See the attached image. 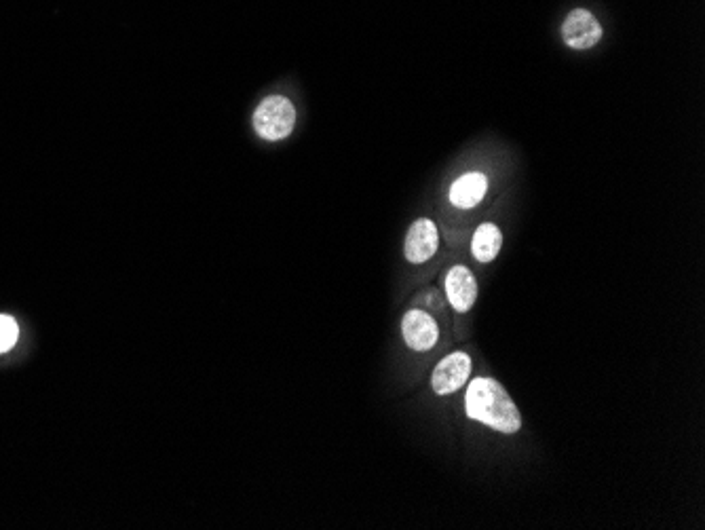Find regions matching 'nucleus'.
<instances>
[{
    "mask_svg": "<svg viewBox=\"0 0 705 530\" xmlns=\"http://www.w3.org/2000/svg\"><path fill=\"white\" fill-rule=\"evenodd\" d=\"M402 334L406 345L412 351H429L437 345V338H440V328H437L435 319L421 311V309H412L404 315L402 321Z\"/></svg>",
    "mask_w": 705,
    "mask_h": 530,
    "instance_id": "nucleus-5",
    "label": "nucleus"
},
{
    "mask_svg": "<svg viewBox=\"0 0 705 530\" xmlns=\"http://www.w3.org/2000/svg\"><path fill=\"white\" fill-rule=\"evenodd\" d=\"M471 376V357L467 353H450L431 374V387L437 395H450L463 389Z\"/></svg>",
    "mask_w": 705,
    "mask_h": 530,
    "instance_id": "nucleus-3",
    "label": "nucleus"
},
{
    "mask_svg": "<svg viewBox=\"0 0 705 530\" xmlns=\"http://www.w3.org/2000/svg\"><path fill=\"white\" fill-rule=\"evenodd\" d=\"M465 410L471 421L501 433H518L522 429V414L513 404L507 389L494 378H473L465 393Z\"/></svg>",
    "mask_w": 705,
    "mask_h": 530,
    "instance_id": "nucleus-1",
    "label": "nucleus"
},
{
    "mask_svg": "<svg viewBox=\"0 0 705 530\" xmlns=\"http://www.w3.org/2000/svg\"><path fill=\"white\" fill-rule=\"evenodd\" d=\"M446 296L456 313H467L478 300V281L467 267H452L446 275Z\"/></svg>",
    "mask_w": 705,
    "mask_h": 530,
    "instance_id": "nucleus-7",
    "label": "nucleus"
},
{
    "mask_svg": "<svg viewBox=\"0 0 705 530\" xmlns=\"http://www.w3.org/2000/svg\"><path fill=\"white\" fill-rule=\"evenodd\" d=\"M437 248H440V233H437L435 224L427 218L416 220L406 235V260L412 264H423L437 252Z\"/></svg>",
    "mask_w": 705,
    "mask_h": 530,
    "instance_id": "nucleus-6",
    "label": "nucleus"
},
{
    "mask_svg": "<svg viewBox=\"0 0 705 530\" xmlns=\"http://www.w3.org/2000/svg\"><path fill=\"white\" fill-rule=\"evenodd\" d=\"M296 123V110L288 98H266L254 112V129L264 140H281L292 134Z\"/></svg>",
    "mask_w": 705,
    "mask_h": 530,
    "instance_id": "nucleus-2",
    "label": "nucleus"
},
{
    "mask_svg": "<svg viewBox=\"0 0 705 530\" xmlns=\"http://www.w3.org/2000/svg\"><path fill=\"white\" fill-rule=\"evenodd\" d=\"M19 338V326L11 315H0V353H7L15 347Z\"/></svg>",
    "mask_w": 705,
    "mask_h": 530,
    "instance_id": "nucleus-10",
    "label": "nucleus"
},
{
    "mask_svg": "<svg viewBox=\"0 0 705 530\" xmlns=\"http://www.w3.org/2000/svg\"><path fill=\"white\" fill-rule=\"evenodd\" d=\"M562 36L568 47L592 49L602 39V26L598 24L594 13H589L585 9H575L570 11L564 20Z\"/></svg>",
    "mask_w": 705,
    "mask_h": 530,
    "instance_id": "nucleus-4",
    "label": "nucleus"
},
{
    "mask_svg": "<svg viewBox=\"0 0 705 530\" xmlns=\"http://www.w3.org/2000/svg\"><path fill=\"white\" fill-rule=\"evenodd\" d=\"M488 191V178L480 172H471L461 176L450 188V201L452 205L461 207V210H471L478 205Z\"/></svg>",
    "mask_w": 705,
    "mask_h": 530,
    "instance_id": "nucleus-8",
    "label": "nucleus"
},
{
    "mask_svg": "<svg viewBox=\"0 0 705 530\" xmlns=\"http://www.w3.org/2000/svg\"><path fill=\"white\" fill-rule=\"evenodd\" d=\"M501 245H503V235L499 231V226L486 222L480 226L478 231H475L473 241H471V252H473L475 260L492 262L494 258L499 256Z\"/></svg>",
    "mask_w": 705,
    "mask_h": 530,
    "instance_id": "nucleus-9",
    "label": "nucleus"
}]
</instances>
